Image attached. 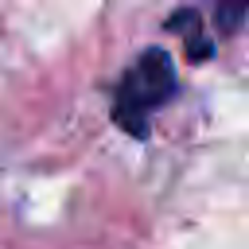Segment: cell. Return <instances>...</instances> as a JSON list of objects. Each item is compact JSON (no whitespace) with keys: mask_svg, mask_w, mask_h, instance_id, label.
I'll list each match as a JSON object with an SVG mask.
<instances>
[{"mask_svg":"<svg viewBox=\"0 0 249 249\" xmlns=\"http://www.w3.org/2000/svg\"><path fill=\"white\" fill-rule=\"evenodd\" d=\"M175 93V66L163 51H144L117 82V97H113V121L132 132L144 136L148 132V117L167 105Z\"/></svg>","mask_w":249,"mask_h":249,"instance_id":"6da1fadb","label":"cell"},{"mask_svg":"<svg viewBox=\"0 0 249 249\" xmlns=\"http://www.w3.org/2000/svg\"><path fill=\"white\" fill-rule=\"evenodd\" d=\"M245 4L249 0H214V19H218V31L222 35H233L245 19Z\"/></svg>","mask_w":249,"mask_h":249,"instance_id":"7a4b0ae2","label":"cell"}]
</instances>
